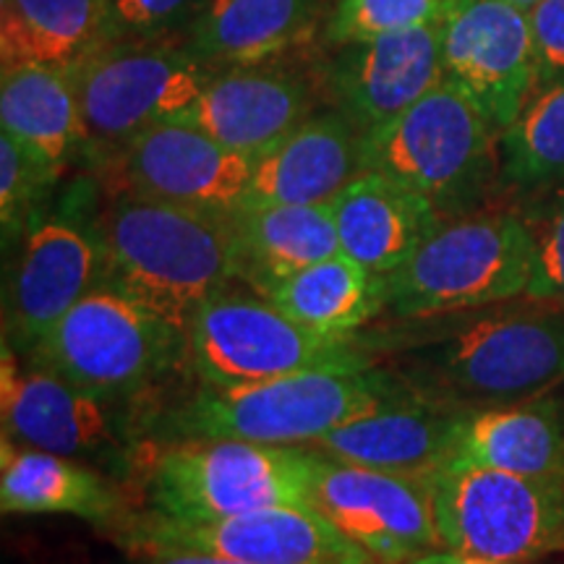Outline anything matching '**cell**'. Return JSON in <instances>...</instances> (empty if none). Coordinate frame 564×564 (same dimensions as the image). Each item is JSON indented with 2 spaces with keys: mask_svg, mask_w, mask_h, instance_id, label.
Segmentation results:
<instances>
[{
  "mask_svg": "<svg viewBox=\"0 0 564 564\" xmlns=\"http://www.w3.org/2000/svg\"><path fill=\"white\" fill-rule=\"evenodd\" d=\"M432 329L398 343L394 369L423 398L463 408L514 405L564 379V308L523 299L434 316Z\"/></svg>",
  "mask_w": 564,
  "mask_h": 564,
  "instance_id": "6da1fadb",
  "label": "cell"
},
{
  "mask_svg": "<svg viewBox=\"0 0 564 564\" xmlns=\"http://www.w3.org/2000/svg\"><path fill=\"white\" fill-rule=\"evenodd\" d=\"M108 282L186 335L204 301L236 280L228 212L110 192L100 207Z\"/></svg>",
  "mask_w": 564,
  "mask_h": 564,
  "instance_id": "7a4b0ae2",
  "label": "cell"
},
{
  "mask_svg": "<svg viewBox=\"0 0 564 564\" xmlns=\"http://www.w3.org/2000/svg\"><path fill=\"white\" fill-rule=\"evenodd\" d=\"M413 390L394 369L303 371L246 387H196L160 415L167 440H238L270 447H312L343 423Z\"/></svg>",
  "mask_w": 564,
  "mask_h": 564,
  "instance_id": "3957f363",
  "label": "cell"
},
{
  "mask_svg": "<svg viewBox=\"0 0 564 564\" xmlns=\"http://www.w3.org/2000/svg\"><path fill=\"white\" fill-rule=\"evenodd\" d=\"M403 183L444 220L486 207L499 181V133L449 82L364 133V173Z\"/></svg>",
  "mask_w": 564,
  "mask_h": 564,
  "instance_id": "277c9868",
  "label": "cell"
},
{
  "mask_svg": "<svg viewBox=\"0 0 564 564\" xmlns=\"http://www.w3.org/2000/svg\"><path fill=\"white\" fill-rule=\"evenodd\" d=\"M186 364L204 387H246L303 371H358L379 364L364 335H324L253 291L223 288L186 327Z\"/></svg>",
  "mask_w": 564,
  "mask_h": 564,
  "instance_id": "5b68a950",
  "label": "cell"
},
{
  "mask_svg": "<svg viewBox=\"0 0 564 564\" xmlns=\"http://www.w3.org/2000/svg\"><path fill=\"white\" fill-rule=\"evenodd\" d=\"M531 236L520 212L478 209L442 220L403 267L387 274L394 319H434L523 299Z\"/></svg>",
  "mask_w": 564,
  "mask_h": 564,
  "instance_id": "8992f818",
  "label": "cell"
},
{
  "mask_svg": "<svg viewBox=\"0 0 564 564\" xmlns=\"http://www.w3.org/2000/svg\"><path fill=\"white\" fill-rule=\"evenodd\" d=\"M150 457L147 510L171 520H223L312 505V449L238 440H167Z\"/></svg>",
  "mask_w": 564,
  "mask_h": 564,
  "instance_id": "52a82bcc",
  "label": "cell"
},
{
  "mask_svg": "<svg viewBox=\"0 0 564 564\" xmlns=\"http://www.w3.org/2000/svg\"><path fill=\"white\" fill-rule=\"evenodd\" d=\"M24 358L84 390L133 400L186 361V335L121 288L102 282Z\"/></svg>",
  "mask_w": 564,
  "mask_h": 564,
  "instance_id": "ba28073f",
  "label": "cell"
},
{
  "mask_svg": "<svg viewBox=\"0 0 564 564\" xmlns=\"http://www.w3.org/2000/svg\"><path fill=\"white\" fill-rule=\"evenodd\" d=\"M68 74L82 108L84 152L108 160L150 126L181 121L217 68L188 45L141 37L105 40Z\"/></svg>",
  "mask_w": 564,
  "mask_h": 564,
  "instance_id": "9c48e42d",
  "label": "cell"
},
{
  "mask_svg": "<svg viewBox=\"0 0 564 564\" xmlns=\"http://www.w3.org/2000/svg\"><path fill=\"white\" fill-rule=\"evenodd\" d=\"M442 549L497 562L564 552V478H528L447 460L429 476Z\"/></svg>",
  "mask_w": 564,
  "mask_h": 564,
  "instance_id": "30bf717a",
  "label": "cell"
},
{
  "mask_svg": "<svg viewBox=\"0 0 564 564\" xmlns=\"http://www.w3.org/2000/svg\"><path fill=\"white\" fill-rule=\"evenodd\" d=\"M3 272V345L26 356L84 295L108 282L100 207L74 194L42 209L9 251ZM6 253V257H9Z\"/></svg>",
  "mask_w": 564,
  "mask_h": 564,
  "instance_id": "8fae6325",
  "label": "cell"
},
{
  "mask_svg": "<svg viewBox=\"0 0 564 564\" xmlns=\"http://www.w3.org/2000/svg\"><path fill=\"white\" fill-rule=\"evenodd\" d=\"M129 400L84 390L42 369L3 345L0 364V415L3 440L45 449L82 463H102L110 476L129 468L139 423Z\"/></svg>",
  "mask_w": 564,
  "mask_h": 564,
  "instance_id": "7c38bea8",
  "label": "cell"
},
{
  "mask_svg": "<svg viewBox=\"0 0 564 564\" xmlns=\"http://www.w3.org/2000/svg\"><path fill=\"white\" fill-rule=\"evenodd\" d=\"M123 552L192 549L241 564H382L314 505H280L223 520H171L131 514L112 528Z\"/></svg>",
  "mask_w": 564,
  "mask_h": 564,
  "instance_id": "4fadbf2b",
  "label": "cell"
},
{
  "mask_svg": "<svg viewBox=\"0 0 564 564\" xmlns=\"http://www.w3.org/2000/svg\"><path fill=\"white\" fill-rule=\"evenodd\" d=\"M312 449V505L382 564L442 549L429 478L364 468Z\"/></svg>",
  "mask_w": 564,
  "mask_h": 564,
  "instance_id": "5bb4252c",
  "label": "cell"
},
{
  "mask_svg": "<svg viewBox=\"0 0 564 564\" xmlns=\"http://www.w3.org/2000/svg\"><path fill=\"white\" fill-rule=\"evenodd\" d=\"M442 74L502 133L535 89L528 13L502 0H453L442 21Z\"/></svg>",
  "mask_w": 564,
  "mask_h": 564,
  "instance_id": "9a60e30c",
  "label": "cell"
},
{
  "mask_svg": "<svg viewBox=\"0 0 564 564\" xmlns=\"http://www.w3.org/2000/svg\"><path fill=\"white\" fill-rule=\"evenodd\" d=\"M110 192L207 212H232L249 192L253 160L186 121L154 123L105 160Z\"/></svg>",
  "mask_w": 564,
  "mask_h": 564,
  "instance_id": "2e32d148",
  "label": "cell"
},
{
  "mask_svg": "<svg viewBox=\"0 0 564 564\" xmlns=\"http://www.w3.org/2000/svg\"><path fill=\"white\" fill-rule=\"evenodd\" d=\"M322 82L358 129H379L444 82L442 24L337 45Z\"/></svg>",
  "mask_w": 564,
  "mask_h": 564,
  "instance_id": "e0dca14e",
  "label": "cell"
},
{
  "mask_svg": "<svg viewBox=\"0 0 564 564\" xmlns=\"http://www.w3.org/2000/svg\"><path fill=\"white\" fill-rule=\"evenodd\" d=\"M316 84L278 63L220 68L181 121L257 162L316 112Z\"/></svg>",
  "mask_w": 564,
  "mask_h": 564,
  "instance_id": "ac0fdd59",
  "label": "cell"
},
{
  "mask_svg": "<svg viewBox=\"0 0 564 564\" xmlns=\"http://www.w3.org/2000/svg\"><path fill=\"white\" fill-rule=\"evenodd\" d=\"M468 413L413 392L411 398L343 423L312 447L364 468L429 478L453 460L457 432Z\"/></svg>",
  "mask_w": 564,
  "mask_h": 564,
  "instance_id": "d6986e66",
  "label": "cell"
},
{
  "mask_svg": "<svg viewBox=\"0 0 564 564\" xmlns=\"http://www.w3.org/2000/svg\"><path fill=\"white\" fill-rule=\"evenodd\" d=\"M364 173V131L340 110H316L253 162L243 204H333Z\"/></svg>",
  "mask_w": 564,
  "mask_h": 564,
  "instance_id": "ffe728a7",
  "label": "cell"
},
{
  "mask_svg": "<svg viewBox=\"0 0 564 564\" xmlns=\"http://www.w3.org/2000/svg\"><path fill=\"white\" fill-rule=\"evenodd\" d=\"M329 207L340 251L382 278L403 267L444 220L432 202L373 171L352 178Z\"/></svg>",
  "mask_w": 564,
  "mask_h": 564,
  "instance_id": "44dd1931",
  "label": "cell"
},
{
  "mask_svg": "<svg viewBox=\"0 0 564 564\" xmlns=\"http://www.w3.org/2000/svg\"><path fill=\"white\" fill-rule=\"evenodd\" d=\"M228 225L236 280L259 295L340 253L329 204H241L228 212Z\"/></svg>",
  "mask_w": 564,
  "mask_h": 564,
  "instance_id": "7402d4cb",
  "label": "cell"
},
{
  "mask_svg": "<svg viewBox=\"0 0 564 564\" xmlns=\"http://www.w3.org/2000/svg\"><path fill=\"white\" fill-rule=\"evenodd\" d=\"M0 505L6 514H74L100 528H118L133 514L110 474L9 440L0 449Z\"/></svg>",
  "mask_w": 564,
  "mask_h": 564,
  "instance_id": "603a6c76",
  "label": "cell"
},
{
  "mask_svg": "<svg viewBox=\"0 0 564 564\" xmlns=\"http://www.w3.org/2000/svg\"><path fill=\"white\" fill-rule=\"evenodd\" d=\"M319 17V0H202L186 45L215 68L264 63L303 45Z\"/></svg>",
  "mask_w": 564,
  "mask_h": 564,
  "instance_id": "cb8c5ba5",
  "label": "cell"
},
{
  "mask_svg": "<svg viewBox=\"0 0 564 564\" xmlns=\"http://www.w3.org/2000/svg\"><path fill=\"white\" fill-rule=\"evenodd\" d=\"M453 457L528 478H564V405L541 394L525 403L470 411Z\"/></svg>",
  "mask_w": 564,
  "mask_h": 564,
  "instance_id": "d4e9b609",
  "label": "cell"
},
{
  "mask_svg": "<svg viewBox=\"0 0 564 564\" xmlns=\"http://www.w3.org/2000/svg\"><path fill=\"white\" fill-rule=\"evenodd\" d=\"M0 126L58 173L87 147L79 97L66 68L0 70Z\"/></svg>",
  "mask_w": 564,
  "mask_h": 564,
  "instance_id": "484cf974",
  "label": "cell"
},
{
  "mask_svg": "<svg viewBox=\"0 0 564 564\" xmlns=\"http://www.w3.org/2000/svg\"><path fill=\"white\" fill-rule=\"evenodd\" d=\"M108 0H0V68H74L105 40Z\"/></svg>",
  "mask_w": 564,
  "mask_h": 564,
  "instance_id": "4316f807",
  "label": "cell"
},
{
  "mask_svg": "<svg viewBox=\"0 0 564 564\" xmlns=\"http://www.w3.org/2000/svg\"><path fill=\"white\" fill-rule=\"evenodd\" d=\"M264 299L316 333L358 335L387 312V278L340 251L291 274Z\"/></svg>",
  "mask_w": 564,
  "mask_h": 564,
  "instance_id": "83f0119b",
  "label": "cell"
},
{
  "mask_svg": "<svg viewBox=\"0 0 564 564\" xmlns=\"http://www.w3.org/2000/svg\"><path fill=\"white\" fill-rule=\"evenodd\" d=\"M499 181L525 194L564 183V82L541 87L499 133Z\"/></svg>",
  "mask_w": 564,
  "mask_h": 564,
  "instance_id": "f1b7e54d",
  "label": "cell"
},
{
  "mask_svg": "<svg viewBox=\"0 0 564 564\" xmlns=\"http://www.w3.org/2000/svg\"><path fill=\"white\" fill-rule=\"evenodd\" d=\"M58 175L30 147L9 131H0V225L6 253L19 243L32 217L47 207L45 199Z\"/></svg>",
  "mask_w": 564,
  "mask_h": 564,
  "instance_id": "f546056e",
  "label": "cell"
},
{
  "mask_svg": "<svg viewBox=\"0 0 564 564\" xmlns=\"http://www.w3.org/2000/svg\"><path fill=\"white\" fill-rule=\"evenodd\" d=\"M453 0H337L324 37L333 47L442 24Z\"/></svg>",
  "mask_w": 564,
  "mask_h": 564,
  "instance_id": "4dcf8cb0",
  "label": "cell"
},
{
  "mask_svg": "<svg viewBox=\"0 0 564 564\" xmlns=\"http://www.w3.org/2000/svg\"><path fill=\"white\" fill-rule=\"evenodd\" d=\"M546 199L520 212L531 236V282L525 295L564 308V183Z\"/></svg>",
  "mask_w": 564,
  "mask_h": 564,
  "instance_id": "1f68e13d",
  "label": "cell"
},
{
  "mask_svg": "<svg viewBox=\"0 0 564 564\" xmlns=\"http://www.w3.org/2000/svg\"><path fill=\"white\" fill-rule=\"evenodd\" d=\"M199 6L202 0H108L105 40L162 37L178 21L194 19Z\"/></svg>",
  "mask_w": 564,
  "mask_h": 564,
  "instance_id": "d6a6232c",
  "label": "cell"
},
{
  "mask_svg": "<svg viewBox=\"0 0 564 564\" xmlns=\"http://www.w3.org/2000/svg\"><path fill=\"white\" fill-rule=\"evenodd\" d=\"M528 24L533 37L535 89L564 82V0H541L528 11Z\"/></svg>",
  "mask_w": 564,
  "mask_h": 564,
  "instance_id": "836d02e7",
  "label": "cell"
},
{
  "mask_svg": "<svg viewBox=\"0 0 564 564\" xmlns=\"http://www.w3.org/2000/svg\"><path fill=\"white\" fill-rule=\"evenodd\" d=\"M131 564H241L228 556L209 552H192V549H141L129 552Z\"/></svg>",
  "mask_w": 564,
  "mask_h": 564,
  "instance_id": "e575fe53",
  "label": "cell"
},
{
  "mask_svg": "<svg viewBox=\"0 0 564 564\" xmlns=\"http://www.w3.org/2000/svg\"><path fill=\"white\" fill-rule=\"evenodd\" d=\"M408 564H533V562H497V560H481V556H465L447 552V549H436V552H426L415 556Z\"/></svg>",
  "mask_w": 564,
  "mask_h": 564,
  "instance_id": "d590c367",
  "label": "cell"
},
{
  "mask_svg": "<svg viewBox=\"0 0 564 564\" xmlns=\"http://www.w3.org/2000/svg\"><path fill=\"white\" fill-rule=\"evenodd\" d=\"M502 3H510V6H514V9H520V11H533L535 6L541 3V0H502Z\"/></svg>",
  "mask_w": 564,
  "mask_h": 564,
  "instance_id": "8d00e7d4",
  "label": "cell"
}]
</instances>
